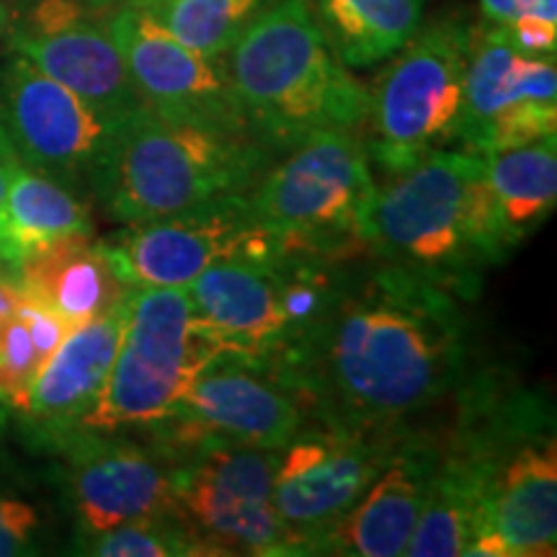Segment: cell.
Masks as SVG:
<instances>
[{"label": "cell", "mask_w": 557, "mask_h": 557, "mask_svg": "<svg viewBox=\"0 0 557 557\" xmlns=\"http://www.w3.org/2000/svg\"><path fill=\"white\" fill-rule=\"evenodd\" d=\"M346 261L315 331L269 364L310 421L398 429L475 377V325L455 292L369 253Z\"/></svg>", "instance_id": "cell-1"}, {"label": "cell", "mask_w": 557, "mask_h": 557, "mask_svg": "<svg viewBox=\"0 0 557 557\" xmlns=\"http://www.w3.org/2000/svg\"><path fill=\"white\" fill-rule=\"evenodd\" d=\"M367 253L472 302L508 248L493 214L485 156L436 150L377 184Z\"/></svg>", "instance_id": "cell-2"}, {"label": "cell", "mask_w": 557, "mask_h": 557, "mask_svg": "<svg viewBox=\"0 0 557 557\" xmlns=\"http://www.w3.org/2000/svg\"><path fill=\"white\" fill-rule=\"evenodd\" d=\"M246 127L282 156L329 129H361L367 88L338 60L310 0H271L225 54Z\"/></svg>", "instance_id": "cell-3"}, {"label": "cell", "mask_w": 557, "mask_h": 557, "mask_svg": "<svg viewBox=\"0 0 557 557\" xmlns=\"http://www.w3.org/2000/svg\"><path fill=\"white\" fill-rule=\"evenodd\" d=\"M274 158L256 137L163 120L143 103L114 127L90 194L122 225L160 220L248 191Z\"/></svg>", "instance_id": "cell-4"}, {"label": "cell", "mask_w": 557, "mask_h": 557, "mask_svg": "<svg viewBox=\"0 0 557 557\" xmlns=\"http://www.w3.org/2000/svg\"><path fill=\"white\" fill-rule=\"evenodd\" d=\"M282 156L248 189L256 222L284 250L333 261L361 259L377 197L361 132H320Z\"/></svg>", "instance_id": "cell-5"}, {"label": "cell", "mask_w": 557, "mask_h": 557, "mask_svg": "<svg viewBox=\"0 0 557 557\" xmlns=\"http://www.w3.org/2000/svg\"><path fill=\"white\" fill-rule=\"evenodd\" d=\"M472 26L447 16L418 29L367 88L364 148L382 176L408 171L457 139Z\"/></svg>", "instance_id": "cell-6"}, {"label": "cell", "mask_w": 557, "mask_h": 557, "mask_svg": "<svg viewBox=\"0 0 557 557\" xmlns=\"http://www.w3.org/2000/svg\"><path fill=\"white\" fill-rule=\"evenodd\" d=\"M186 287L135 289L114 364L78 434H132L163 421L184 389L218 357Z\"/></svg>", "instance_id": "cell-7"}, {"label": "cell", "mask_w": 557, "mask_h": 557, "mask_svg": "<svg viewBox=\"0 0 557 557\" xmlns=\"http://www.w3.org/2000/svg\"><path fill=\"white\" fill-rule=\"evenodd\" d=\"M163 455L171 462L176 517L205 555H287L271 498L274 451L199 442Z\"/></svg>", "instance_id": "cell-8"}, {"label": "cell", "mask_w": 557, "mask_h": 557, "mask_svg": "<svg viewBox=\"0 0 557 557\" xmlns=\"http://www.w3.org/2000/svg\"><path fill=\"white\" fill-rule=\"evenodd\" d=\"M274 451L271 498L287 555H320L338 521L372 483L398 429L320 423Z\"/></svg>", "instance_id": "cell-9"}, {"label": "cell", "mask_w": 557, "mask_h": 557, "mask_svg": "<svg viewBox=\"0 0 557 557\" xmlns=\"http://www.w3.org/2000/svg\"><path fill=\"white\" fill-rule=\"evenodd\" d=\"M305 423H310L305 403L267 361L222 351L148 434L160 451L199 442L276 451Z\"/></svg>", "instance_id": "cell-10"}, {"label": "cell", "mask_w": 557, "mask_h": 557, "mask_svg": "<svg viewBox=\"0 0 557 557\" xmlns=\"http://www.w3.org/2000/svg\"><path fill=\"white\" fill-rule=\"evenodd\" d=\"M549 135H557L555 58L524 54L504 26H472L455 145L496 156Z\"/></svg>", "instance_id": "cell-11"}, {"label": "cell", "mask_w": 557, "mask_h": 557, "mask_svg": "<svg viewBox=\"0 0 557 557\" xmlns=\"http://www.w3.org/2000/svg\"><path fill=\"white\" fill-rule=\"evenodd\" d=\"M0 124L21 165L78 197L94 186L116 127L16 52L0 67Z\"/></svg>", "instance_id": "cell-12"}, {"label": "cell", "mask_w": 557, "mask_h": 557, "mask_svg": "<svg viewBox=\"0 0 557 557\" xmlns=\"http://www.w3.org/2000/svg\"><path fill=\"white\" fill-rule=\"evenodd\" d=\"M109 32L139 99L158 116L250 135L225 58H207L186 47L165 32L139 0H127L111 13Z\"/></svg>", "instance_id": "cell-13"}, {"label": "cell", "mask_w": 557, "mask_h": 557, "mask_svg": "<svg viewBox=\"0 0 557 557\" xmlns=\"http://www.w3.org/2000/svg\"><path fill=\"white\" fill-rule=\"evenodd\" d=\"M101 13L86 0H32L11 18L5 41L11 52L81 96L103 120L120 124L143 107V99Z\"/></svg>", "instance_id": "cell-14"}, {"label": "cell", "mask_w": 557, "mask_h": 557, "mask_svg": "<svg viewBox=\"0 0 557 557\" xmlns=\"http://www.w3.org/2000/svg\"><path fill=\"white\" fill-rule=\"evenodd\" d=\"M62 487L83 542L127 521L176 513L169 457L129 434H75L58 449Z\"/></svg>", "instance_id": "cell-15"}, {"label": "cell", "mask_w": 557, "mask_h": 557, "mask_svg": "<svg viewBox=\"0 0 557 557\" xmlns=\"http://www.w3.org/2000/svg\"><path fill=\"white\" fill-rule=\"evenodd\" d=\"M256 227L248 191H243L171 218L132 222L101 243L127 289L189 287L212 263L238 259Z\"/></svg>", "instance_id": "cell-16"}, {"label": "cell", "mask_w": 557, "mask_h": 557, "mask_svg": "<svg viewBox=\"0 0 557 557\" xmlns=\"http://www.w3.org/2000/svg\"><path fill=\"white\" fill-rule=\"evenodd\" d=\"M555 545L557 438L547 408L504 455L468 557L555 555Z\"/></svg>", "instance_id": "cell-17"}, {"label": "cell", "mask_w": 557, "mask_h": 557, "mask_svg": "<svg viewBox=\"0 0 557 557\" xmlns=\"http://www.w3.org/2000/svg\"><path fill=\"white\" fill-rule=\"evenodd\" d=\"M438 457V436L403 426L361 493L357 506L338 521L320 555L400 557L421 517Z\"/></svg>", "instance_id": "cell-18"}, {"label": "cell", "mask_w": 557, "mask_h": 557, "mask_svg": "<svg viewBox=\"0 0 557 557\" xmlns=\"http://www.w3.org/2000/svg\"><path fill=\"white\" fill-rule=\"evenodd\" d=\"M276 256L263 261H218L186 287L194 318L220 351L269 364L287 348L289 331Z\"/></svg>", "instance_id": "cell-19"}, {"label": "cell", "mask_w": 557, "mask_h": 557, "mask_svg": "<svg viewBox=\"0 0 557 557\" xmlns=\"http://www.w3.org/2000/svg\"><path fill=\"white\" fill-rule=\"evenodd\" d=\"M127 302L129 297L107 315L78 325L41 367L26 406L18 410L32 442L58 451L78 434L83 416L99 398L120 351Z\"/></svg>", "instance_id": "cell-20"}, {"label": "cell", "mask_w": 557, "mask_h": 557, "mask_svg": "<svg viewBox=\"0 0 557 557\" xmlns=\"http://www.w3.org/2000/svg\"><path fill=\"white\" fill-rule=\"evenodd\" d=\"M21 295L45 305L70 329L107 315L129 297L101 240L67 235L45 246L11 271Z\"/></svg>", "instance_id": "cell-21"}, {"label": "cell", "mask_w": 557, "mask_h": 557, "mask_svg": "<svg viewBox=\"0 0 557 557\" xmlns=\"http://www.w3.org/2000/svg\"><path fill=\"white\" fill-rule=\"evenodd\" d=\"M94 233L88 207L58 181L16 165L0 207V269L11 271L50 243Z\"/></svg>", "instance_id": "cell-22"}, {"label": "cell", "mask_w": 557, "mask_h": 557, "mask_svg": "<svg viewBox=\"0 0 557 557\" xmlns=\"http://www.w3.org/2000/svg\"><path fill=\"white\" fill-rule=\"evenodd\" d=\"M485 178L498 233L513 253L557 205V135L485 156Z\"/></svg>", "instance_id": "cell-23"}, {"label": "cell", "mask_w": 557, "mask_h": 557, "mask_svg": "<svg viewBox=\"0 0 557 557\" xmlns=\"http://www.w3.org/2000/svg\"><path fill=\"white\" fill-rule=\"evenodd\" d=\"M426 0H315V16L348 70L372 67L400 52L421 29Z\"/></svg>", "instance_id": "cell-24"}, {"label": "cell", "mask_w": 557, "mask_h": 557, "mask_svg": "<svg viewBox=\"0 0 557 557\" xmlns=\"http://www.w3.org/2000/svg\"><path fill=\"white\" fill-rule=\"evenodd\" d=\"M165 32L207 58H225L271 0H139Z\"/></svg>", "instance_id": "cell-25"}, {"label": "cell", "mask_w": 557, "mask_h": 557, "mask_svg": "<svg viewBox=\"0 0 557 557\" xmlns=\"http://www.w3.org/2000/svg\"><path fill=\"white\" fill-rule=\"evenodd\" d=\"M78 553L96 557H191L205 555L197 537L184 527L176 513H160L127 521L83 542Z\"/></svg>", "instance_id": "cell-26"}, {"label": "cell", "mask_w": 557, "mask_h": 557, "mask_svg": "<svg viewBox=\"0 0 557 557\" xmlns=\"http://www.w3.org/2000/svg\"><path fill=\"white\" fill-rule=\"evenodd\" d=\"M491 26H504L513 45L532 58H555L557 0H480Z\"/></svg>", "instance_id": "cell-27"}, {"label": "cell", "mask_w": 557, "mask_h": 557, "mask_svg": "<svg viewBox=\"0 0 557 557\" xmlns=\"http://www.w3.org/2000/svg\"><path fill=\"white\" fill-rule=\"evenodd\" d=\"M45 359L34 346L29 329L18 315L0 323V406L18 410L26 406L34 380Z\"/></svg>", "instance_id": "cell-28"}, {"label": "cell", "mask_w": 557, "mask_h": 557, "mask_svg": "<svg viewBox=\"0 0 557 557\" xmlns=\"http://www.w3.org/2000/svg\"><path fill=\"white\" fill-rule=\"evenodd\" d=\"M45 521L37 504L0 487V557L39 553Z\"/></svg>", "instance_id": "cell-29"}, {"label": "cell", "mask_w": 557, "mask_h": 557, "mask_svg": "<svg viewBox=\"0 0 557 557\" xmlns=\"http://www.w3.org/2000/svg\"><path fill=\"white\" fill-rule=\"evenodd\" d=\"M16 315L24 320L26 329H29V336L34 341V346H37V351L41 354V359H45V364L50 361L52 354L62 346V341H65L70 333L75 331V329H70V325L58 315V312H52L50 308H45V305H39V302H32V299H26L24 295H21V305H18Z\"/></svg>", "instance_id": "cell-30"}, {"label": "cell", "mask_w": 557, "mask_h": 557, "mask_svg": "<svg viewBox=\"0 0 557 557\" xmlns=\"http://www.w3.org/2000/svg\"><path fill=\"white\" fill-rule=\"evenodd\" d=\"M18 305H21L18 284L13 282V276L9 274V271L0 269V323L16 315Z\"/></svg>", "instance_id": "cell-31"}, {"label": "cell", "mask_w": 557, "mask_h": 557, "mask_svg": "<svg viewBox=\"0 0 557 557\" xmlns=\"http://www.w3.org/2000/svg\"><path fill=\"white\" fill-rule=\"evenodd\" d=\"M18 163H9V160H0V207H3V199H5V191H9V181H11V173L16 169Z\"/></svg>", "instance_id": "cell-32"}, {"label": "cell", "mask_w": 557, "mask_h": 557, "mask_svg": "<svg viewBox=\"0 0 557 557\" xmlns=\"http://www.w3.org/2000/svg\"><path fill=\"white\" fill-rule=\"evenodd\" d=\"M0 3L5 5V9H9V13H11V18L16 16V13H21L26 9V5L32 3V0H0Z\"/></svg>", "instance_id": "cell-33"}, {"label": "cell", "mask_w": 557, "mask_h": 557, "mask_svg": "<svg viewBox=\"0 0 557 557\" xmlns=\"http://www.w3.org/2000/svg\"><path fill=\"white\" fill-rule=\"evenodd\" d=\"M9 26H11V13L3 3H0V41L5 39V32H9Z\"/></svg>", "instance_id": "cell-34"}, {"label": "cell", "mask_w": 557, "mask_h": 557, "mask_svg": "<svg viewBox=\"0 0 557 557\" xmlns=\"http://www.w3.org/2000/svg\"><path fill=\"white\" fill-rule=\"evenodd\" d=\"M88 5H94V9H103V11H109L111 5L116 3V0H86Z\"/></svg>", "instance_id": "cell-35"}]
</instances>
